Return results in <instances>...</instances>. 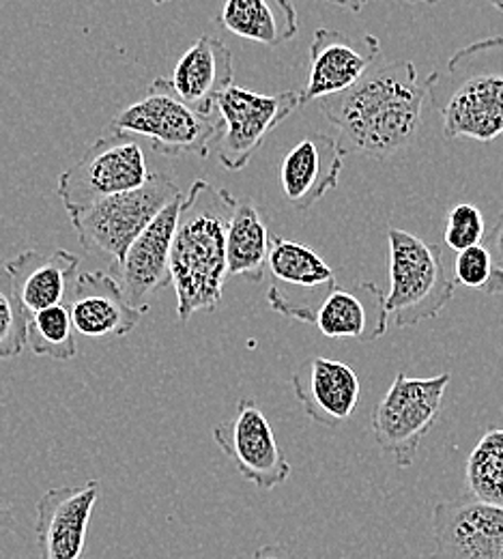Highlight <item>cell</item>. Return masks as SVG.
<instances>
[{
  "label": "cell",
  "instance_id": "cell-11",
  "mask_svg": "<svg viewBox=\"0 0 503 559\" xmlns=\"http://www.w3.org/2000/svg\"><path fill=\"white\" fill-rule=\"evenodd\" d=\"M217 448L239 474L259 490L278 489L290 476V463L267 416L254 401L241 399L228 421L214 428Z\"/></svg>",
  "mask_w": 503,
  "mask_h": 559
},
{
  "label": "cell",
  "instance_id": "cell-13",
  "mask_svg": "<svg viewBox=\"0 0 503 559\" xmlns=\"http://www.w3.org/2000/svg\"><path fill=\"white\" fill-rule=\"evenodd\" d=\"M381 55V44L374 35L351 37L340 31L319 28L310 44V66L299 106L314 99H325L349 91Z\"/></svg>",
  "mask_w": 503,
  "mask_h": 559
},
{
  "label": "cell",
  "instance_id": "cell-22",
  "mask_svg": "<svg viewBox=\"0 0 503 559\" xmlns=\"http://www.w3.org/2000/svg\"><path fill=\"white\" fill-rule=\"evenodd\" d=\"M219 22L232 35L278 48L299 31L292 0H224Z\"/></svg>",
  "mask_w": 503,
  "mask_h": 559
},
{
  "label": "cell",
  "instance_id": "cell-16",
  "mask_svg": "<svg viewBox=\"0 0 503 559\" xmlns=\"http://www.w3.org/2000/svg\"><path fill=\"white\" fill-rule=\"evenodd\" d=\"M68 310L73 330L93 341L128 336L148 312L130 306L117 278L106 272H84L73 280Z\"/></svg>",
  "mask_w": 503,
  "mask_h": 559
},
{
  "label": "cell",
  "instance_id": "cell-14",
  "mask_svg": "<svg viewBox=\"0 0 503 559\" xmlns=\"http://www.w3.org/2000/svg\"><path fill=\"white\" fill-rule=\"evenodd\" d=\"M101 485L46 490L37 501L35 536L41 559H80L86 547L88 523L99 501Z\"/></svg>",
  "mask_w": 503,
  "mask_h": 559
},
{
  "label": "cell",
  "instance_id": "cell-6",
  "mask_svg": "<svg viewBox=\"0 0 503 559\" xmlns=\"http://www.w3.org/2000/svg\"><path fill=\"white\" fill-rule=\"evenodd\" d=\"M177 199H181V190L172 177L151 173L141 188L108 197L70 219L80 246L91 254L108 259L115 272L153 217Z\"/></svg>",
  "mask_w": 503,
  "mask_h": 559
},
{
  "label": "cell",
  "instance_id": "cell-19",
  "mask_svg": "<svg viewBox=\"0 0 503 559\" xmlns=\"http://www.w3.org/2000/svg\"><path fill=\"white\" fill-rule=\"evenodd\" d=\"M385 297L372 282L332 288L319 304L312 325L332 341L374 343L387 332Z\"/></svg>",
  "mask_w": 503,
  "mask_h": 559
},
{
  "label": "cell",
  "instance_id": "cell-25",
  "mask_svg": "<svg viewBox=\"0 0 503 559\" xmlns=\"http://www.w3.org/2000/svg\"><path fill=\"white\" fill-rule=\"evenodd\" d=\"M72 317L65 304L50 306L26 319V345L37 357L68 361L77 355Z\"/></svg>",
  "mask_w": 503,
  "mask_h": 559
},
{
  "label": "cell",
  "instance_id": "cell-17",
  "mask_svg": "<svg viewBox=\"0 0 503 559\" xmlns=\"http://www.w3.org/2000/svg\"><path fill=\"white\" fill-rule=\"evenodd\" d=\"M292 392L303 414L323 426H340L351 418L360 403L361 385L349 364L310 357L290 377Z\"/></svg>",
  "mask_w": 503,
  "mask_h": 559
},
{
  "label": "cell",
  "instance_id": "cell-32",
  "mask_svg": "<svg viewBox=\"0 0 503 559\" xmlns=\"http://www.w3.org/2000/svg\"><path fill=\"white\" fill-rule=\"evenodd\" d=\"M327 2L338 4V7H345V9L354 11V13H360L361 9L366 7V2H368V0H327Z\"/></svg>",
  "mask_w": 503,
  "mask_h": 559
},
{
  "label": "cell",
  "instance_id": "cell-15",
  "mask_svg": "<svg viewBox=\"0 0 503 559\" xmlns=\"http://www.w3.org/2000/svg\"><path fill=\"white\" fill-rule=\"evenodd\" d=\"M181 199L159 211L128 248L121 265L112 272L130 306L148 310V297L170 284V250L181 210Z\"/></svg>",
  "mask_w": 503,
  "mask_h": 559
},
{
  "label": "cell",
  "instance_id": "cell-9",
  "mask_svg": "<svg viewBox=\"0 0 503 559\" xmlns=\"http://www.w3.org/2000/svg\"><path fill=\"white\" fill-rule=\"evenodd\" d=\"M299 108V93L285 91L276 95L254 93L241 86H228L216 99L221 130L216 140L217 159L230 170H243L263 140Z\"/></svg>",
  "mask_w": 503,
  "mask_h": 559
},
{
  "label": "cell",
  "instance_id": "cell-34",
  "mask_svg": "<svg viewBox=\"0 0 503 559\" xmlns=\"http://www.w3.org/2000/svg\"><path fill=\"white\" fill-rule=\"evenodd\" d=\"M491 4H493L498 11H502L503 13V0H491Z\"/></svg>",
  "mask_w": 503,
  "mask_h": 559
},
{
  "label": "cell",
  "instance_id": "cell-12",
  "mask_svg": "<svg viewBox=\"0 0 503 559\" xmlns=\"http://www.w3.org/2000/svg\"><path fill=\"white\" fill-rule=\"evenodd\" d=\"M432 559H503V508L469 492L432 508Z\"/></svg>",
  "mask_w": 503,
  "mask_h": 559
},
{
  "label": "cell",
  "instance_id": "cell-27",
  "mask_svg": "<svg viewBox=\"0 0 503 559\" xmlns=\"http://www.w3.org/2000/svg\"><path fill=\"white\" fill-rule=\"evenodd\" d=\"M26 347V314L15 297L13 282L0 267V359H13Z\"/></svg>",
  "mask_w": 503,
  "mask_h": 559
},
{
  "label": "cell",
  "instance_id": "cell-10",
  "mask_svg": "<svg viewBox=\"0 0 503 559\" xmlns=\"http://www.w3.org/2000/svg\"><path fill=\"white\" fill-rule=\"evenodd\" d=\"M267 270L274 278L267 293L272 310L310 325L319 304L338 286L334 270L312 248L280 235L270 237Z\"/></svg>",
  "mask_w": 503,
  "mask_h": 559
},
{
  "label": "cell",
  "instance_id": "cell-26",
  "mask_svg": "<svg viewBox=\"0 0 503 559\" xmlns=\"http://www.w3.org/2000/svg\"><path fill=\"white\" fill-rule=\"evenodd\" d=\"M454 282L487 295H502L503 267L498 265L487 246H474L458 252L454 263Z\"/></svg>",
  "mask_w": 503,
  "mask_h": 559
},
{
  "label": "cell",
  "instance_id": "cell-5",
  "mask_svg": "<svg viewBox=\"0 0 503 559\" xmlns=\"http://www.w3.org/2000/svg\"><path fill=\"white\" fill-rule=\"evenodd\" d=\"M387 321H392L396 328H414L439 317L452 301L456 286L445 272L441 248L400 228L387 230Z\"/></svg>",
  "mask_w": 503,
  "mask_h": 559
},
{
  "label": "cell",
  "instance_id": "cell-21",
  "mask_svg": "<svg viewBox=\"0 0 503 559\" xmlns=\"http://www.w3.org/2000/svg\"><path fill=\"white\" fill-rule=\"evenodd\" d=\"M172 88L192 108L214 115L216 99L232 86V55L216 35H203L175 66Z\"/></svg>",
  "mask_w": 503,
  "mask_h": 559
},
{
  "label": "cell",
  "instance_id": "cell-30",
  "mask_svg": "<svg viewBox=\"0 0 503 559\" xmlns=\"http://www.w3.org/2000/svg\"><path fill=\"white\" fill-rule=\"evenodd\" d=\"M254 559H299L288 547L285 545H278V543H272V545H265L261 549H256Z\"/></svg>",
  "mask_w": 503,
  "mask_h": 559
},
{
  "label": "cell",
  "instance_id": "cell-3",
  "mask_svg": "<svg viewBox=\"0 0 503 559\" xmlns=\"http://www.w3.org/2000/svg\"><path fill=\"white\" fill-rule=\"evenodd\" d=\"M432 108L447 140L493 142L503 136V37L456 50L431 86Z\"/></svg>",
  "mask_w": 503,
  "mask_h": 559
},
{
  "label": "cell",
  "instance_id": "cell-24",
  "mask_svg": "<svg viewBox=\"0 0 503 559\" xmlns=\"http://www.w3.org/2000/svg\"><path fill=\"white\" fill-rule=\"evenodd\" d=\"M465 485L471 497L503 508V428L489 430L471 450Z\"/></svg>",
  "mask_w": 503,
  "mask_h": 559
},
{
  "label": "cell",
  "instance_id": "cell-20",
  "mask_svg": "<svg viewBox=\"0 0 503 559\" xmlns=\"http://www.w3.org/2000/svg\"><path fill=\"white\" fill-rule=\"evenodd\" d=\"M77 265L80 257L61 248L52 252L26 250L4 265L26 319L65 301L72 290Z\"/></svg>",
  "mask_w": 503,
  "mask_h": 559
},
{
  "label": "cell",
  "instance_id": "cell-35",
  "mask_svg": "<svg viewBox=\"0 0 503 559\" xmlns=\"http://www.w3.org/2000/svg\"><path fill=\"white\" fill-rule=\"evenodd\" d=\"M151 2H155V4H164V2H168V0H151Z\"/></svg>",
  "mask_w": 503,
  "mask_h": 559
},
{
  "label": "cell",
  "instance_id": "cell-1",
  "mask_svg": "<svg viewBox=\"0 0 503 559\" xmlns=\"http://www.w3.org/2000/svg\"><path fill=\"white\" fill-rule=\"evenodd\" d=\"M436 71L422 78L411 61L370 68L349 91L319 102L338 130L343 155L387 159L418 136Z\"/></svg>",
  "mask_w": 503,
  "mask_h": 559
},
{
  "label": "cell",
  "instance_id": "cell-4",
  "mask_svg": "<svg viewBox=\"0 0 503 559\" xmlns=\"http://www.w3.org/2000/svg\"><path fill=\"white\" fill-rule=\"evenodd\" d=\"M110 130L144 139L155 153L207 157L221 130L219 117L183 102L168 78H155L143 97L123 108Z\"/></svg>",
  "mask_w": 503,
  "mask_h": 559
},
{
  "label": "cell",
  "instance_id": "cell-2",
  "mask_svg": "<svg viewBox=\"0 0 503 559\" xmlns=\"http://www.w3.org/2000/svg\"><path fill=\"white\" fill-rule=\"evenodd\" d=\"M237 201L205 179L192 183L181 201L170 250V284L177 314L185 323L196 312H214L226 282V228Z\"/></svg>",
  "mask_w": 503,
  "mask_h": 559
},
{
  "label": "cell",
  "instance_id": "cell-28",
  "mask_svg": "<svg viewBox=\"0 0 503 559\" xmlns=\"http://www.w3.org/2000/svg\"><path fill=\"white\" fill-rule=\"evenodd\" d=\"M443 237H445V246L456 252L480 246L487 237V224H484L482 211L469 203L456 205L447 213Z\"/></svg>",
  "mask_w": 503,
  "mask_h": 559
},
{
  "label": "cell",
  "instance_id": "cell-31",
  "mask_svg": "<svg viewBox=\"0 0 503 559\" xmlns=\"http://www.w3.org/2000/svg\"><path fill=\"white\" fill-rule=\"evenodd\" d=\"M13 512L9 510V506L2 501V497H0V538L2 536H7L11 530H13Z\"/></svg>",
  "mask_w": 503,
  "mask_h": 559
},
{
  "label": "cell",
  "instance_id": "cell-8",
  "mask_svg": "<svg viewBox=\"0 0 503 559\" xmlns=\"http://www.w3.org/2000/svg\"><path fill=\"white\" fill-rule=\"evenodd\" d=\"M452 381L450 372L431 379H411L398 372L372 414L376 445L387 452L400 469L414 465L422 439L441 416L443 394Z\"/></svg>",
  "mask_w": 503,
  "mask_h": 559
},
{
  "label": "cell",
  "instance_id": "cell-29",
  "mask_svg": "<svg viewBox=\"0 0 503 559\" xmlns=\"http://www.w3.org/2000/svg\"><path fill=\"white\" fill-rule=\"evenodd\" d=\"M487 248L493 254V259L498 261V265L503 267V213L500 219L495 222V226L491 228V233H487Z\"/></svg>",
  "mask_w": 503,
  "mask_h": 559
},
{
  "label": "cell",
  "instance_id": "cell-18",
  "mask_svg": "<svg viewBox=\"0 0 503 559\" xmlns=\"http://www.w3.org/2000/svg\"><path fill=\"white\" fill-rule=\"evenodd\" d=\"M345 155L336 139L327 134H308L299 140L280 166V188L290 207L312 210L327 192L338 188Z\"/></svg>",
  "mask_w": 503,
  "mask_h": 559
},
{
  "label": "cell",
  "instance_id": "cell-23",
  "mask_svg": "<svg viewBox=\"0 0 503 559\" xmlns=\"http://www.w3.org/2000/svg\"><path fill=\"white\" fill-rule=\"evenodd\" d=\"M270 230L252 201H237L226 228V272L261 282L267 272Z\"/></svg>",
  "mask_w": 503,
  "mask_h": 559
},
{
  "label": "cell",
  "instance_id": "cell-7",
  "mask_svg": "<svg viewBox=\"0 0 503 559\" xmlns=\"http://www.w3.org/2000/svg\"><path fill=\"white\" fill-rule=\"evenodd\" d=\"M148 175L141 139L110 130L59 177L57 194L72 217L108 197L141 188Z\"/></svg>",
  "mask_w": 503,
  "mask_h": 559
},
{
  "label": "cell",
  "instance_id": "cell-33",
  "mask_svg": "<svg viewBox=\"0 0 503 559\" xmlns=\"http://www.w3.org/2000/svg\"><path fill=\"white\" fill-rule=\"evenodd\" d=\"M407 2H411V4H427V7H432V4H436L439 0H407Z\"/></svg>",
  "mask_w": 503,
  "mask_h": 559
}]
</instances>
